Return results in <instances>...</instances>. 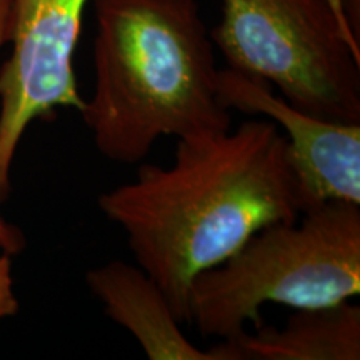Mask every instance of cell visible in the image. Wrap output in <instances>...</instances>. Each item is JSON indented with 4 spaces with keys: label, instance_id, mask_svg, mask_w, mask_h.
I'll list each match as a JSON object with an SVG mask.
<instances>
[{
    "label": "cell",
    "instance_id": "3",
    "mask_svg": "<svg viewBox=\"0 0 360 360\" xmlns=\"http://www.w3.org/2000/svg\"><path fill=\"white\" fill-rule=\"evenodd\" d=\"M360 294V205L326 202L274 224L202 272L188 290V323L231 339L262 323L267 304L330 307Z\"/></svg>",
    "mask_w": 360,
    "mask_h": 360
},
{
    "label": "cell",
    "instance_id": "5",
    "mask_svg": "<svg viewBox=\"0 0 360 360\" xmlns=\"http://www.w3.org/2000/svg\"><path fill=\"white\" fill-rule=\"evenodd\" d=\"M89 0H0V35L12 53L0 69V179L30 124L57 107L82 109L74 53Z\"/></svg>",
    "mask_w": 360,
    "mask_h": 360
},
{
    "label": "cell",
    "instance_id": "11",
    "mask_svg": "<svg viewBox=\"0 0 360 360\" xmlns=\"http://www.w3.org/2000/svg\"><path fill=\"white\" fill-rule=\"evenodd\" d=\"M328 2H330V6H332V8H334V12H335V15L339 17V20H340V24H342V27H344L345 29V32H347L350 37L352 39H355L357 40V42H360L359 40V37L357 35L354 34V30L350 29V25H349V20H347V15H345V11H344V0H328Z\"/></svg>",
    "mask_w": 360,
    "mask_h": 360
},
{
    "label": "cell",
    "instance_id": "7",
    "mask_svg": "<svg viewBox=\"0 0 360 360\" xmlns=\"http://www.w3.org/2000/svg\"><path fill=\"white\" fill-rule=\"evenodd\" d=\"M85 281L107 317L125 328L150 360H215L187 339L167 297L137 264L110 260L89 270Z\"/></svg>",
    "mask_w": 360,
    "mask_h": 360
},
{
    "label": "cell",
    "instance_id": "1",
    "mask_svg": "<svg viewBox=\"0 0 360 360\" xmlns=\"http://www.w3.org/2000/svg\"><path fill=\"white\" fill-rule=\"evenodd\" d=\"M98 209L127 237L135 264L188 323V290L252 236L302 214L283 134L272 120L179 139L174 164L141 165Z\"/></svg>",
    "mask_w": 360,
    "mask_h": 360
},
{
    "label": "cell",
    "instance_id": "10",
    "mask_svg": "<svg viewBox=\"0 0 360 360\" xmlns=\"http://www.w3.org/2000/svg\"><path fill=\"white\" fill-rule=\"evenodd\" d=\"M0 191H6L2 179H0ZM0 249L7 252H15L20 249V236L17 231H12L8 225L0 219Z\"/></svg>",
    "mask_w": 360,
    "mask_h": 360
},
{
    "label": "cell",
    "instance_id": "9",
    "mask_svg": "<svg viewBox=\"0 0 360 360\" xmlns=\"http://www.w3.org/2000/svg\"><path fill=\"white\" fill-rule=\"evenodd\" d=\"M17 309H19V302L12 289L11 259L7 254L0 255V321L15 314Z\"/></svg>",
    "mask_w": 360,
    "mask_h": 360
},
{
    "label": "cell",
    "instance_id": "4",
    "mask_svg": "<svg viewBox=\"0 0 360 360\" xmlns=\"http://www.w3.org/2000/svg\"><path fill=\"white\" fill-rule=\"evenodd\" d=\"M212 32L231 69L262 79L309 114L360 124V42L328 0H219Z\"/></svg>",
    "mask_w": 360,
    "mask_h": 360
},
{
    "label": "cell",
    "instance_id": "2",
    "mask_svg": "<svg viewBox=\"0 0 360 360\" xmlns=\"http://www.w3.org/2000/svg\"><path fill=\"white\" fill-rule=\"evenodd\" d=\"M96 85L82 114L101 155L146 159L165 135L231 129L219 69L195 0H94Z\"/></svg>",
    "mask_w": 360,
    "mask_h": 360
},
{
    "label": "cell",
    "instance_id": "12",
    "mask_svg": "<svg viewBox=\"0 0 360 360\" xmlns=\"http://www.w3.org/2000/svg\"><path fill=\"white\" fill-rule=\"evenodd\" d=\"M0 45H2V44H0Z\"/></svg>",
    "mask_w": 360,
    "mask_h": 360
},
{
    "label": "cell",
    "instance_id": "8",
    "mask_svg": "<svg viewBox=\"0 0 360 360\" xmlns=\"http://www.w3.org/2000/svg\"><path fill=\"white\" fill-rule=\"evenodd\" d=\"M215 360H359L360 307L295 309L282 327L260 323L209 349Z\"/></svg>",
    "mask_w": 360,
    "mask_h": 360
},
{
    "label": "cell",
    "instance_id": "6",
    "mask_svg": "<svg viewBox=\"0 0 360 360\" xmlns=\"http://www.w3.org/2000/svg\"><path fill=\"white\" fill-rule=\"evenodd\" d=\"M219 97L229 110L269 117L287 134L302 212L326 202L360 205V124L309 114L277 97L262 79L231 67L219 70Z\"/></svg>",
    "mask_w": 360,
    "mask_h": 360
}]
</instances>
